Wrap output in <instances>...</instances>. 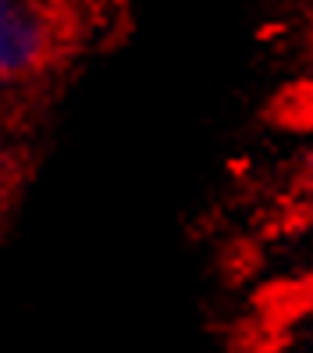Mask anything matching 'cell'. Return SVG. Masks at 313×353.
Masks as SVG:
<instances>
[{
  "label": "cell",
  "mask_w": 313,
  "mask_h": 353,
  "mask_svg": "<svg viewBox=\"0 0 313 353\" xmlns=\"http://www.w3.org/2000/svg\"><path fill=\"white\" fill-rule=\"evenodd\" d=\"M61 54L50 0H0V79L14 90L43 79Z\"/></svg>",
  "instance_id": "obj_1"
},
{
  "label": "cell",
  "mask_w": 313,
  "mask_h": 353,
  "mask_svg": "<svg viewBox=\"0 0 313 353\" xmlns=\"http://www.w3.org/2000/svg\"><path fill=\"white\" fill-rule=\"evenodd\" d=\"M299 193L310 200V211H313V143L306 147V154L299 161Z\"/></svg>",
  "instance_id": "obj_2"
},
{
  "label": "cell",
  "mask_w": 313,
  "mask_h": 353,
  "mask_svg": "<svg viewBox=\"0 0 313 353\" xmlns=\"http://www.w3.org/2000/svg\"><path fill=\"white\" fill-rule=\"evenodd\" d=\"M4 164H8V157H4V147H0V172H4Z\"/></svg>",
  "instance_id": "obj_3"
}]
</instances>
